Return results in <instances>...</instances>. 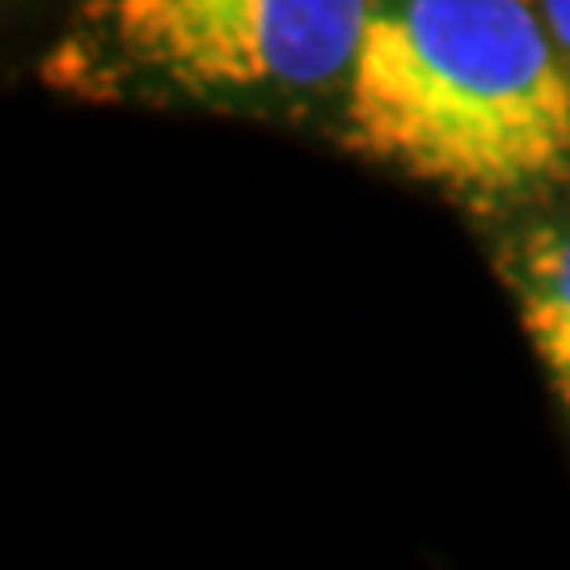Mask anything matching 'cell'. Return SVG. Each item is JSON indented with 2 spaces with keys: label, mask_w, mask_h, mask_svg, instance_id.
<instances>
[{
  "label": "cell",
  "mask_w": 570,
  "mask_h": 570,
  "mask_svg": "<svg viewBox=\"0 0 570 570\" xmlns=\"http://www.w3.org/2000/svg\"><path fill=\"white\" fill-rule=\"evenodd\" d=\"M515 296L524 330L570 414V225L541 228L520 245Z\"/></svg>",
  "instance_id": "obj_3"
},
{
  "label": "cell",
  "mask_w": 570,
  "mask_h": 570,
  "mask_svg": "<svg viewBox=\"0 0 570 570\" xmlns=\"http://www.w3.org/2000/svg\"><path fill=\"white\" fill-rule=\"evenodd\" d=\"M343 131L461 199H524L570 178V68L537 0H376Z\"/></svg>",
  "instance_id": "obj_1"
},
{
  "label": "cell",
  "mask_w": 570,
  "mask_h": 570,
  "mask_svg": "<svg viewBox=\"0 0 570 570\" xmlns=\"http://www.w3.org/2000/svg\"><path fill=\"white\" fill-rule=\"evenodd\" d=\"M537 4H541L546 26H550L553 42H558V51H562V60L570 68V0H537Z\"/></svg>",
  "instance_id": "obj_4"
},
{
  "label": "cell",
  "mask_w": 570,
  "mask_h": 570,
  "mask_svg": "<svg viewBox=\"0 0 570 570\" xmlns=\"http://www.w3.org/2000/svg\"><path fill=\"white\" fill-rule=\"evenodd\" d=\"M376 0H102L110 47L199 98L343 89Z\"/></svg>",
  "instance_id": "obj_2"
}]
</instances>
